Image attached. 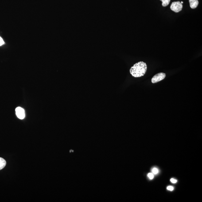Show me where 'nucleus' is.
Returning <instances> with one entry per match:
<instances>
[{
  "mask_svg": "<svg viewBox=\"0 0 202 202\" xmlns=\"http://www.w3.org/2000/svg\"><path fill=\"white\" fill-rule=\"evenodd\" d=\"M147 66L146 63L143 61H140L136 63L130 70L131 75L135 78L141 77L143 76L146 72Z\"/></svg>",
  "mask_w": 202,
  "mask_h": 202,
  "instance_id": "f257e3e1",
  "label": "nucleus"
},
{
  "mask_svg": "<svg viewBox=\"0 0 202 202\" xmlns=\"http://www.w3.org/2000/svg\"><path fill=\"white\" fill-rule=\"evenodd\" d=\"M182 8V4L180 1L173 2L170 6L171 10L175 13H179L181 11Z\"/></svg>",
  "mask_w": 202,
  "mask_h": 202,
  "instance_id": "f03ea898",
  "label": "nucleus"
},
{
  "mask_svg": "<svg viewBox=\"0 0 202 202\" xmlns=\"http://www.w3.org/2000/svg\"><path fill=\"white\" fill-rule=\"evenodd\" d=\"M165 76H166V75L164 73H160L156 74L152 78V83H155L161 81L165 78Z\"/></svg>",
  "mask_w": 202,
  "mask_h": 202,
  "instance_id": "7ed1b4c3",
  "label": "nucleus"
},
{
  "mask_svg": "<svg viewBox=\"0 0 202 202\" xmlns=\"http://www.w3.org/2000/svg\"><path fill=\"white\" fill-rule=\"evenodd\" d=\"M16 114L17 116L20 119H23L25 118V111L24 109L21 107H17L16 109Z\"/></svg>",
  "mask_w": 202,
  "mask_h": 202,
  "instance_id": "20e7f679",
  "label": "nucleus"
},
{
  "mask_svg": "<svg viewBox=\"0 0 202 202\" xmlns=\"http://www.w3.org/2000/svg\"><path fill=\"white\" fill-rule=\"evenodd\" d=\"M190 6L192 9H195L198 6L199 4L198 0H189Z\"/></svg>",
  "mask_w": 202,
  "mask_h": 202,
  "instance_id": "39448f33",
  "label": "nucleus"
},
{
  "mask_svg": "<svg viewBox=\"0 0 202 202\" xmlns=\"http://www.w3.org/2000/svg\"><path fill=\"white\" fill-rule=\"evenodd\" d=\"M6 165V161L4 159L0 157V170L4 168Z\"/></svg>",
  "mask_w": 202,
  "mask_h": 202,
  "instance_id": "423d86ee",
  "label": "nucleus"
},
{
  "mask_svg": "<svg viewBox=\"0 0 202 202\" xmlns=\"http://www.w3.org/2000/svg\"><path fill=\"white\" fill-rule=\"evenodd\" d=\"M162 2V5L163 6H167L170 2V0H160Z\"/></svg>",
  "mask_w": 202,
  "mask_h": 202,
  "instance_id": "0eeeda50",
  "label": "nucleus"
},
{
  "mask_svg": "<svg viewBox=\"0 0 202 202\" xmlns=\"http://www.w3.org/2000/svg\"><path fill=\"white\" fill-rule=\"evenodd\" d=\"M152 172H153V174H157L158 173V169L157 168H153V170H152Z\"/></svg>",
  "mask_w": 202,
  "mask_h": 202,
  "instance_id": "6e6552de",
  "label": "nucleus"
},
{
  "mask_svg": "<svg viewBox=\"0 0 202 202\" xmlns=\"http://www.w3.org/2000/svg\"><path fill=\"white\" fill-rule=\"evenodd\" d=\"M148 177H149L150 179H153V177H154V175H153V173H148Z\"/></svg>",
  "mask_w": 202,
  "mask_h": 202,
  "instance_id": "1a4fd4ad",
  "label": "nucleus"
},
{
  "mask_svg": "<svg viewBox=\"0 0 202 202\" xmlns=\"http://www.w3.org/2000/svg\"><path fill=\"white\" fill-rule=\"evenodd\" d=\"M4 42L2 37H0V46L4 45Z\"/></svg>",
  "mask_w": 202,
  "mask_h": 202,
  "instance_id": "9d476101",
  "label": "nucleus"
},
{
  "mask_svg": "<svg viewBox=\"0 0 202 202\" xmlns=\"http://www.w3.org/2000/svg\"><path fill=\"white\" fill-rule=\"evenodd\" d=\"M167 189L169 191H173L174 189V188L172 186H168L167 187Z\"/></svg>",
  "mask_w": 202,
  "mask_h": 202,
  "instance_id": "9b49d317",
  "label": "nucleus"
},
{
  "mask_svg": "<svg viewBox=\"0 0 202 202\" xmlns=\"http://www.w3.org/2000/svg\"><path fill=\"white\" fill-rule=\"evenodd\" d=\"M170 181L172 182V183H174V184H175V183H176L177 182V180L175 179H174L172 178L171 179H170Z\"/></svg>",
  "mask_w": 202,
  "mask_h": 202,
  "instance_id": "f8f14e48",
  "label": "nucleus"
},
{
  "mask_svg": "<svg viewBox=\"0 0 202 202\" xmlns=\"http://www.w3.org/2000/svg\"><path fill=\"white\" fill-rule=\"evenodd\" d=\"M181 4H182L184 3V2H182H182H181Z\"/></svg>",
  "mask_w": 202,
  "mask_h": 202,
  "instance_id": "ddd939ff",
  "label": "nucleus"
}]
</instances>
